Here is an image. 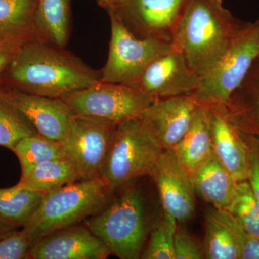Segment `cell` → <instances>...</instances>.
<instances>
[{
    "label": "cell",
    "instance_id": "obj_23",
    "mask_svg": "<svg viewBox=\"0 0 259 259\" xmlns=\"http://www.w3.org/2000/svg\"><path fill=\"white\" fill-rule=\"evenodd\" d=\"M37 0H0V42L33 37Z\"/></svg>",
    "mask_w": 259,
    "mask_h": 259
},
{
    "label": "cell",
    "instance_id": "obj_7",
    "mask_svg": "<svg viewBox=\"0 0 259 259\" xmlns=\"http://www.w3.org/2000/svg\"><path fill=\"white\" fill-rule=\"evenodd\" d=\"M61 99L74 117L116 125L139 117L155 101L134 87L103 81Z\"/></svg>",
    "mask_w": 259,
    "mask_h": 259
},
{
    "label": "cell",
    "instance_id": "obj_3",
    "mask_svg": "<svg viewBox=\"0 0 259 259\" xmlns=\"http://www.w3.org/2000/svg\"><path fill=\"white\" fill-rule=\"evenodd\" d=\"M113 192L102 177L79 180L44 196L23 226L32 243L66 227L79 224L110 203Z\"/></svg>",
    "mask_w": 259,
    "mask_h": 259
},
{
    "label": "cell",
    "instance_id": "obj_9",
    "mask_svg": "<svg viewBox=\"0 0 259 259\" xmlns=\"http://www.w3.org/2000/svg\"><path fill=\"white\" fill-rule=\"evenodd\" d=\"M117 125L74 117L61 143L65 156L76 168L81 180L101 177Z\"/></svg>",
    "mask_w": 259,
    "mask_h": 259
},
{
    "label": "cell",
    "instance_id": "obj_21",
    "mask_svg": "<svg viewBox=\"0 0 259 259\" xmlns=\"http://www.w3.org/2000/svg\"><path fill=\"white\" fill-rule=\"evenodd\" d=\"M79 180L71 162L66 158H59L22 171L21 178L15 187L45 194Z\"/></svg>",
    "mask_w": 259,
    "mask_h": 259
},
{
    "label": "cell",
    "instance_id": "obj_19",
    "mask_svg": "<svg viewBox=\"0 0 259 259\" xmlns=\"http://www.w3.org/2000/svg\"><path fill=\"white\" fill-rule=\"evenodd\" d=\"M239 130L259 134V56L224 109Z\"/></svg>",
    "mask_w": 259,
    "mask_h": 259
},
{
    "label": "cell",
    "instance_id": "obj_20",
    "mask_svg": "<svg viewBox=\"0 0 259 259\" xmlns=\"http://www.w3.org/2000/svg\"><path fill=\"white\" fill-rule=\"evenodd\" d=\"M194 190L213 207L226 210L231 203L236 182L213 155L192 177Z\"/></svg>",
    "mask_w": 259,
    "mask_h": 259
},
{
    "label": "cell",
    "instance_id": "obj_10",
    "mask_svg": "<svg viewBox=\"0 0 259 259\" xmlns=\"http://www.w3.org/2000/svg\"><path fill=\"white\" fill-rule=\"evenodd\" d=\"M189 0H124L114 14L140 38L173 41L175 30Z\"/></svg>",
    "mask_w": 259,
    "mask_h": 259
},
{
    "label": "cell",
    "instance_id": "obj_36",
    "mask_svg": "<svg viewBox=\"0 0 259 259\" xmlns=\"http://www.w3.org/2000/svg\"><path fill=\"white\" fill-rule=\"evenodd\" d=\"M258 20V23H259V18H258V20Z\"/></svg>",
    "mask_w": 259,
    "mask_h": 259
},
{
    "label": "cell",
    "instance_id": "obj_4",
    "mask_svg": "<svg viewBox=\"0 0 259 259\" xmlns=\"http://www.w3.org/2000/svg\"><path fill=\"white\" fill-rule=\"evenodd\" d=\"M258 56V21H241L223 54L199 76L194 94L197 102L210 108H226Z\"/></svg>",
    "mask_w": 259,
    "mask_h": 259
},
{
    "label": "cell",
    "instance_id": "obj_1",
    "mask_svg": "<svg viewBox=\"0 0 259 259\" xmlns=\"http://www.w3.org/2000/svg\"><path fill=\"white\" fill-rule=\"evenodd\" d=\"M100 81V70L93 69L66 48L54 47L32 37L20 44L2 85L62 98Z\"/></svg>",
    "mask_w": 259,
    "mask_h": 259
},
{
    "label": "cell",
    "instance_id": "obj_31",
    "mask_svg": "<svg viewBox=\"0 0 259 259\" xmlns=\"http://www.w3.org/2000/svg\"><path fill=\"white\" fill-rule=\"evenodd\" d=\"M227 222L231 227L241 248V258L259 259V238L247 234L228 211L223 210Z\"/></svg>",
    "mask_w": 259,
    "mask_h": 259
},
{
    "label": "cell",
    "instance_id": "obj_26",
    "mask_svg": "<svg viewBox=\"0 0 259 259\" xmlns=\"http://www.w3.org/2000/svg\"><path fill=\"white\" fill-rule=\"evenodd\" d=\"M226 211L247 234L259 238V199L248 180L236 182L234 195Z\"/></svg>",
    "mask_w": 259,
    "mask_h": 259
},
{
    "label": "cell",
    "instance_id": "obj_8",
    "mask_svg": "<svg viewBox=\"0 0 259 259\" xmlns=\"http://www.w3.org/2000/svg\"><path fill=\"white\" fill-rule=\"evenodd\" d=\"M108 16L111 37L106 63L100 69V81L132 86L148 65L174 49L173 44L136 37L115 15Z\"/></svg>",
    "mask_w": 259,
    "mask_h": 259
},
{
    "label": "cell",
    "instance_id": "obj_12",
    "mask_svg": "<svg viewBox=\"0 0 259 259\" xmlns=\"http://www.w3.org/2000/svg\"><path fill=\"white\" fill-rule=\"evenodd\" d=\"M199 103L194 95L155 100L140 119L162 150L171 149L184 137Z\"/></svg>",
    "mask_w": 259,
    "mask_h": 259
},
{
    "label": "cell",
    "instance_id": "obj_14",
    "mask_svg": "<svg viewBox=\"0 0 259 259\" xmlns=\"http://www.w3.org/2000/svg\"><path fill=\"white\" fill-rule=\"evenodd\" d=\"M1 87L5 96L39 134L60 143L64 141L74 116L62 99L25 93L8 85Z\"/></svg>",
    "mask_w": 259,
    "mask_h": 259
},
{
    "label": "cell",
    "instance_id": "obj_16",
    "mask_svg": "<svg viewBox=\"0 0 259 259\" xmlns=\"http://www.w3.org/2000/svg\"><path fill=\"white\" fill-rule=\"evenodd\" d=\"M210 114L214 156L229 172L235 182L247 180L248 148L242 139L240 130L230 120L224 109L210 108Z\"/></svg>",
    "mask_w": 259,
    "mask_h": 259
},
{
    "label": "cell",
    "instance_id": "obj_34",
    "mask_svg": "<svg viewBox=\"0 0 259 259\" xmlns=\"http://www.w3.org/2000/svg\"><path fill=\"white\" fill-rule=\"evenodd\" d=\"M96 1L97 5L100 8L105 10L107 13H109L120 6L124 0H96Z\"/></svg>",
    "mask_w": 259,
    "mask_h": 259
},
{
    "label": "cell",
    "instance_id": "obj_35",
    "mask_svg": "<svg viewBox=\"0 0 259 259\" xmlns=\"http://www.w3.org/2000/svg\"><path fill=\"white\" fill-rule=\"evenodd\" d=\"M16 228L13 224L5 221L3 218L0 217V237L6 234L8 232L13 231Z\"/></svg>",
    "mask_w": 259,
    "mask_h": 259
},
{
    "label": "cell",
    "instance_id": "obj_6",
    "mask_svg": "<svg viewBox=\"0 0 259 259\" xmlns=\"http://www.w3.org/2000/svg\"><path fill=\"white\" fill-rule=\"evenodd\" d=\"M140 117L117 125L101 177L112 191L143 176H150L163 153Z\"/></svg>",
    "mask_w": 259,
    "mask_h": 259
},
{
    "label": "cell",
    "instance_id": "obj_5",
    "mask_svg": "<svg viewBox=\"0 0 259 259\" xmlns=\"http://www.w3.org/2000/svg\"><path fill=\"white\" fill-rule=\"evenodd\" d=\"M94 234L121 259L141 258L147 238L144 198L138 188L125 189L100 212L85 221Z\"/></svg>",
    "mask_w": 259,
    "mask_h": 259
},
{
    "label": "cell",
    "instance_id": "obj_2",
    "mask_svg": "<svg viewBox=\"0 0 259 259\" xmlns=\"http://www.w3.org/2000/svg\"><path fill=\"white\" fill-rule=\"evenodd\" d=\"M241 22L223 0H189L172 44L200 76L223 54Z\"/></svg>",
    "mask_w": 259,
    "mask_h": 259
},
{
    "label": "cell",
    "instance_id": "obj_30",
    "mask_svg": "<svg viewBox=\"0 0 259 259\" xmlns=\"http://www.w3.org/2000/svg\"><path fill=\"white\" fill-rule=\"evenodd\" d=\"M175 259H203V246L196 238L177 230L175 236Z\"/></svg>",
    "mask_w": 259,
    "mask_h": 259
},
{
    "label": "cell",
    "instance_id": "obj_13",
    "mask_svg": "<svg viewBox=\"0 0 259 259\" xmlns=\"http://www.w3.org/2000/svg\"><path fill=\"white\" fill-rule=\"evenodd\" d=\"M151 177L157 187L163 212L177 222L184 223L193 217L196 192L192 177L171 148L161 153Z\"/></svg>",
    "mask_w": 259,
    "mask_h": 259
},
{
    "label": "cell",
    "instance_id": "obj_15",
    "mask_svg": "<svg viewBox=\"0 0 259 259\" xmlns=\"http://www.w3.org/2000/svg\"><path fill=\"white\" fill-rule=\"evenodd\" d=\"M110 250L86 226L66 227L34 242L31 259H105Z\"/></svg>",
    "mask_w": 259,
    "mask_h": 259
},
{
    "label": "cell",
    "instance_id": "obj_11",
    "mask_svg": "<svg viewBox=\"0 0 259 259\" xmlns=\"http://www.w3.org/2000/svg\"><path fill=\"white\" fill-rule=\"evenodd\" d=\"M199 75L191 69L185 56L174 48L152 61L131 87L153 100L194 95Z\"/></svg>",
    "mask_w": 259,
    "mask_h": 259
},
{
    "label": "cell",
    "instance_id": "obj_17",
    "mask_svg": "<svg viewBox=\"0 0 259 259\" xmlns=\"http://www.w3.org/2000/svg\"><path fill=\"white\" fill-rule=\"evenodd\" d=\"M210 115V108L199 104L188 131L171 148L191 177L214 155Z\"/></svg>",
    "mask_w": 259,
    "mask_h": 259
},
{
    "label": "cell",
    "instance_id": "obj_18",
    "mask_svg": "<svg viewBox=\"0 0 259 259\" xmlns=\"http://www.w3.org/2000/svg\"><path fill=\"white\" fill-rule=\"evenodd\" d=\"M72 28L71 0H37L32 33L37 40L66 48Z\"/></svg>",
    "mask_w": 259,
    "mask_h": 259
},
{
    "label": "cell",
    "instance_id": "obj_28",
    "mask_svg": "<svg viewBox=\"0 0 259 259\" xmlns=\"http://www.w3.org/2000/svg\"><path fill=\"white\" fill-rule=\"evenodd\" d=\"M177 230V220L163 212L161 223L151 233L149 242L141 258L175 259L174 243Z\"/></svg>",
    "mask_w": 259,
    "mask_h": 259
},
{
    "label": "cell",
    "instance_id": "obj_22",
    "mask_svg": "<svg viewBox=\"0 0 259 259\" xmlns=\"http://www.w3.org/2000/svg\"><path fill=\"white\" fill-rule=\"evenodd\" d=\"M204 258H241L239 243L223 210L209 209L204 221Z\"/></svg>",
    "mask_w": 259,
    "mask_h": 259
},
{
    "label": "cell",
    "instance_id": "obj_29",
    "mask_svg": "<svg viewBox=\"0 0 259 259\" xmlns=\"http://www.w3.org/2000/svg\"><path fill=\"white\" fill-rule=\"evenodd\" d=\"M32 241L24 229L11 231L0 237V259L28 258Z\"/></svg>",
    "mask_w": 259,
    "mask_h": 259
},
{
    "label": "cell",
    "instance_id": "obj_24",
    "mask_svg": "<svg viewBox=\"0 0 259 259\" xmlns=\"http://www.w3.org/2000/svg\"><path fill=\"white\" fill-rule=\"evenodd\" d=\"M44 194L18 187L0 189V217L23 227L40 205Z\"/></svg>",
    "mask_w": 259,
    "mask_h": 259
},
{
    "label": "cell",
    "instance_id": "obj_27",
    "mask_svg": "<svg viewBox=\"0 0 259 259\" xmlns=\"http://www.w3.org/2000/svg\"><path fill=\"white\" fill-rule=\"evenodd\" d=\"M37 134L34 126L5 96L0 85V146L13 150L24 138Z\"/></svg>",
    "mask_w": 259,
    "mask_h": 259
},
{
    "label": "cell",
    "instance_id": "obj_32",
    "mask_svg": "<svg viewBox=\"0 0 259 259\" xmlns=\"http://www.w3.org/2000/svg\"><path fill=\"white\" fill-rule=\"evenodd\" d=\"M248 148V178L252 189L259 199V139L250 137L247 141Z\"/></svg>",
    "mask_w": 259,
    "mask_h": 259
},
{
    "label": "cell",
    "instance_id": "obj_25",
    "mask_svg": "<svg viewBox=\"0 0 259 259\" xmlns=\"http://www.w3.org/2000/svg\"><path fill=\"white\" fill-rule=\"evenodd\" d=\"M12 151L20 161L22 171L44 162L66 158L60 142L39 134L24 138Z\"/></svg>",
    "mask_w": 259,
    "mask_h": 259
},
{
    "label": "cell",
    "instance_id": "obj_33",
    "mask_svg": "<svg viewBox=\"0 0 259 259\" xmlns=\"http://www.w3.org/2000/svg\"><path fill=\"white\" fill-rule=\"evenodd\" d=\"M24 40H25L0 42V85H2L3 76L14 59L19 47Z\"/></svg>",
    "mask_w": 259,
    "mask_h": 259
}]
</instances>
